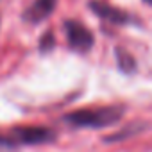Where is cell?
I'll return each instance as SVG.
<instances>
[{"label":"cell","instance_id":"cell-1","mask_svg":"<svg viewBox=\"0 0 152 152\" xmlns=\"http://www.w3.org/2000/svg\"><path fill=\"white\" fill-rule=\"evenodd\" d=\"M122 116H124L122 106H102V107H86V109L72 111L64 116V120L75 127L100 129V127L115 125L116 122L122 120Z\"/></svg>","mask_w":152,"mask_h":152},{"label":"cell","instance_id":"cell-8","mask_svg":"<svg viewBox=\"0 0 152 152\" xmlns=\"http://www.w3.org/2000/svg\"><path fill=\"white\" fill-rule=\"evenodd\" d=\"M145 2H147V4H150V6H152V0H145Z\"/></svg>","mask_w":152,"mask_h":152},{"label":"cell","instance_id":"cell-6","mask_svg":"<svg viewBox=\"0 0 152 152\" xmlns=\"http://www.w3.org/2000/svg\"><path fill=\"white\" fill-rule=\"evenodd\" d=\"M116 61H118V66H120V70H124V72H132L134 68H136V61H134V57L131 56V54H127L125 50H122V48H118L116 50Z\"/></svg>","mask_w":152,"mask_h":152},{"label":"cell","instance_id":"cell-4","mask_svg":"<svg viewBox=\"0 0 152 152\" xmlns=\"http://www.w3.org/2000/svg\"><path fill=\"white\" fill-rule=\"evenodd\" d=\"M90 7L95 11V15H99L102 20H107L111 23H127L129 22V15L118 7H113L106 2H97V0H93V2L90 4Z\"/></svg>","mask_w":152,"mask_h":152},{"label":"cell","instance_id":"cell-3","mask_svg":"<svg viewBox=\"0 0 152 152\" xmlns=\"http://www.w3.org/2000/svg\"><path fill=\"white\" fill-rule=\"evenodd\" d=\"M64 31L68 36V43L72 48L79 50V52H86L93 47V34L79 22L75 20H68L64 23Z\"/></svg>","mask_w":152,"mask_h":152},{"label":"cell","instance_id":"cell-7","mask_svg":"<svg viewBox=\"0 0 152 152\" xmlns=\"http://www.w3.org/2000/svg\"><path fill=\"white\" fill-rule=\"evenodd\" d=\"M52 47H54V36H52V34H45V36L41 38L39 48H41L43 52H47V50H50Z\"/></svg>","mask_w":152,"mask_h":152},{"label":"cell","instance_id":"cell-2","mask_svg":"<svg viewBox=\"0 0 152 152\" xmlns=\"http://www.w3.org/2000/svg\"><path fill=\"white\" fill-rule=\"evenodd\" d=\"M11 141L22 145H43L57 138V134L48 127H18L9 134Z\"/></svg>","mask_w":152,"mask_h":152},{"label":"cell","instance_id":"cell-5","mask_svg":"<svg viewBox=\"0 0 152 152\" xmlns=\"http://www.w3.org/2000/svg\"><path fill=\"white\" fill-rule=\"evenodd\" d=\"M56 4H57V0H36L25 11V20H29L32 23L47 20L52 15V11L56 9Z\"/></svg>","mask_w":152,"mask_h":152}]
</instances>
